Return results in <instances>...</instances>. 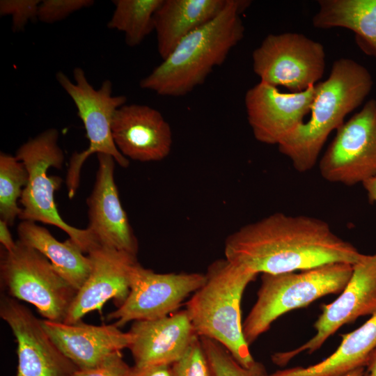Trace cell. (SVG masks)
Returning a JSON list of instances; mask_svg holds the SVG:
<instances>
[{"label": "cell", "instance_id": "obj_11", "mask_svg": "<svg viewBox=\"0 0 376 376\" xmlns=\"http://www.w3.org/2000/svg\"><path fill=\"white\" fill-rule=\"evenodd\" d=\"M205 274L157 273L134 265L130 290L124 303L107 315L120 328L130 322L160 318L175 313L182 302L204 283Z\"/></svg>", "mask_w": 376, "mask_h": 376}, {"label": "cell", "instance_id": "obj_35", "mask_svg": "<svg viewBox=\"0 0 376 376\" xmlns=\"http://www.w3.org/2000/svg\"><path fill=\"white\" fill-rule=\"evenodd\" d=\"M344 376H369V373L366 369V367L362 366L351 370Z\"/></svg>", "mask_w": 376, "mask_h": 376}, {"label": "cell", "instance_id": "obj_34", "mask_svg": "<svg viewBox=\"0 0 376 376\" xmlns=\"http://www.w3.org/2000/svg\"><path fill=\"white\" fill-rule=\"evenodd\" d=\"M366 367L369 376H376V349L372 353Z\"/></svg>", "mask_w": 376, "mask_h": 376}, {"label": "cell", "instance_id": "obj_21", "mask_svg": "<svg viewBox=\"0 0 376 376\" xmlns=\"http://www.w3.org/2000/svg\"><path fill=\"white\" fill-rule=\"evenodd\" d=\"M337 350L314 365L278 370L267 376H344L359 367L366 366L376 349V313L354 331L341 335Z\"/></svg>", "mask_w": 376, "mask_h": 376}, {"label": "cell", "instance_id": "obj_17", "mask_svg": "<svg viewBox=\"0 0 376 376\" xmlns=\"http://www.w3.org/2000/svg\"><path fill=\"white\" fill-rule=\"evenodd\" d=\"M113 142L127 159L141 162L166 158L173 144L170 125L157 109L147 105L124 104L115 112Z\"/></svg>", "mask_w": 376, "mask_h": 376}, {"label": "cell", "instance_id": "obj_19", "mask_svg": "<svg viewBox=\"0 0 376 376\" xmlns=\"http://www.w3.org/2000/svg\"><path fill=\"white\" fill-rule=\"evenodd\" d=\"M47 334L78 369L93 368L113 353L128 348L131 335L112 324L92 325L41 320Z\"/></svg>", "mask_w": 376, "mask_h": 376}, {"label": "cell", "instance_id": "obj_25", "mask_svg": "<svg viewBox=\"0 0 376 376\" xmlns=\"http://www.w3.org/2000/svg\"><path fill=\"white\" fill-rule=\"evenodd\" d=\"M29 180L28 171L21 161L15 156L0 154V217L12 226L21 214L17 205L22 191Z\"/></svg>", "mask_w": 376, "mask_h": 376}, {"label": "cell", "instance_id": "obj_31", "mask_svg": "<svg viewBox=\"0 0 376 376\" xmlns=\"http://www.w3.org/2000/svg\"><path fill=\"white\" fill-rule=\"evenodd\" d=\"M129 376H171L170 365L132 366Z\"/></svg>", "mask_w": 376, "mask_h": 376}, {"label": "cell", "instance_id": "obj_1", "mask_svg": "<svg viewBox=\"0 0 376 376\" xmlns=\"http://www.w3.org/2000/svg\"><path fill=\"white\" fill-rule=\"evenodd\" d=\"M224 255L258 274L301 271L333 263L354 265L362 256L324 220L281 212L231 233L225 241Z\"/></svg>", "mask_w": 376, "mask_h": 376}, {"label": "cell", "instance_id": "obj_3", "mask_svg": "<svg viewBox=\"0 0 376 376\" xmlns=\"http://www.w3.org/2000/svg\"><path fill=\"white\" fill-rule=\"evenodd\" d=\"M373 85L372 76L363 65L351 58L336 60L328 78L315 85L310 119L281 141L279 152L297 171L313 169L329 135L363 102Z\"/></svg>", "mask_w": 376, "mask_h": 376}, {"label": "cell", "instance_id": "obj_28", "mask_svg": "<svg viewBox=\"0 0 376 376\" xmlns=\"http://www.w3.org/2000/svg\"><path fill=\"white\" fill-rule=\"evenodd\" d=\"M93 3V0H43L39 5L38 19L44 23H55Z\"/></svg>", "mask_w": 376, "mask_h": 376}, {"label": "cell", "instance_id": "obj_33", "mask_svg": "<svg viewBox=\"0 0 376 376\" xmlns=\"http://www.w3.org/2000/svg\"><path fill=\"white\" fill-rule=\"evenodd\" d=\"M362 184L367 191L369 201L376 203V178L369 179Z\"/></svg>", "mask_w": 376, "mask_h": 376}, {"label": "cell", "instance_id": "obj_29", "mask_svg": "<svg viewBox=\"0 0 376 376\" xmlns=\"http://www.w3.org/2000/svg\"><path fill=\"white\" fill-rule=\"evenodd\" d=\"M40 0H1L0 15H10L13 31H22L29 21L38 19Z\"/></svg>", "mask_w": 376, "mask_h": 376}, {"label": "cell", "instance_id": "obj_5", "mask_svg": "<svg viewBox=\"0 0 376 376\" xmlns=\"http://www.w3.org/2000/svg\"><path fill=\"white\" fill-rule=\"evenodd\" d=\"M352 270L351 264L333 263L299 272L262 274L256 301L242 322L247 344L250 346L282 315L322 297L340 293Z\"/></svg>", "mask_w": 376, "mask_h": 376}, {"label": "cell", "instance_id": "obj_9", "mask_svg": "<svg viewBox=\"0 0 376 376\" xmlns=\"http://www.w3.org/2000/svg\"><path fill=\"white\" fill-rule=\"evenodd\" d=\"M252 61L260 81L298 93L322 77L325 52L321 43L301 33L269 34L253 52Z\"/></svg>", "mask_w": 376, "mask_h": 376}, {"label": "cell", "instance_id": "obj_15", "mask_svg": "<svg viewBox=\"0 0 376 376\" xmlns=\"http://www.w3.org/2000/svg\"><path fill=\"white\" fill-rule=\"evenodd\" d=\"M87 254L91 270L77 291L64 320L66 324L80 322L91 311L101 312L104 304L110 299L118 308L130 292L131 272L137 263L136 256L100 245Z\"/></svg>", "mask_w": 376, "mask_h": 376}, {"label": "cell", "instance_id": "obj_22", "mask_svg": "<svg viewBox=\"0 0 376 376\" xmlns=\"http://www.w3.org/2000/svg\"><path fill=\"white\" fill-rule=\"evenodd\" d=\"M17 234L20 241L45 256L77 291L84 283L91 270V262L72 240L59 242L47 228L31 221H22Z\"/></svg>", "mask_w": 376, "mask_h": 376}, {"label": "cell", "instance_id": "obj_12", "mask_svg": "<svg viewBox=\"0 0 376 376\" xmlns=\"http://www.w3.org/2000/svg\"><path fill=\"white\" fill-rule=\"evenodd\" d=\"M352 267L350 279L338 297L322 305V313L313 325L315 334L296 349L272 354L274 363L283 367L303 352L311 354L343 325L376 313V253L362 254Z\"/></svg>", "mask_w": 376, "mask_h": 376}, {"label": "cell", "instance_id": "obj_26", "mask_svg": "<svg viewBox=\"0 0 376 376\" xmlns=\"http://www.w3.org/2000/svg\"><path fill=\"white\" fill-rule=\"evenodd\" d=\"M200 338L214 376H267L268 374L262 363L256 361L251 367H243L219 343L205 337Z\"/></svg>", "mask_w": 376, "mask_h": 376}, {"label": "cell", "instance_id": "obj_2", "mask_svg": "<svg viewBox=\"0 0 376 376\" xmlns=\"http://www.w3.org/2000/svg\"><path fill=\"white\" fill-rule=\"evenodd\" d=\"M250 1L227 0L213 19L185 36L140 87L162 96H183L202 84L244 38L242 13Z\"/></svg>", "mask_w": 376, "mask_h": 376}, {"label": "cell", "instance_id": "obj_7", "mask_svg": "<svg viewBox=\"0 0 376 376\" xmlns=\"http://www.w3.org/2000/svg\"><path fill=\"white\" fill-rule=\"evenodd\" d=\"M1 283L7 295L33 305L45 320L64 322L77 290L36 249L19 240L1 250Z\"/></svg>", "mask_w": 376, "mask_h": 376}, {"label": "cell", "instance_id": "obj_20", "mask_svg": "<svg viewBox=\"0 0 376 376\" xmlns=\"http://www.w3.org/2000/svg\"><path fill=\"white\" fill-rule=\"evenodd\" d=\"M227 0H163L154 16L157 51L164 60L188 34L217 17Z\"/></svg>", "mask_w": 376, "mask_h": 376}, {"label": "cell", "instance_id": "obj_10", "mask_svg": "<svg viewBox=\"0 0 376 376\" xmlns=\"http://www.w3.org/2000/svg\"><path fill=\"white\" fill-rule=\"evenodd\" d=\"M322 157L321 176L347 186L376 178V100L344 123Z\"/></svg>", "mask_w": 376, "mask_h": 376}, {"label": "cell", "instance_id": "obj_14", "mask_svg": "<svg viewBox=\"0 0 376 376\" xmlns=\"http://www.w3.org/2000/svg\"><path fill=\"white\" fill-rule=\"evenodd\" d=\"M315 85L298 93H283L263 81L250 88L244 104L255 139L265 144L279 145L301 125L311 112Z\"/></svg>", "mask_w": 376, "mask_h": 376}, {"label": "cell", "instance_id": "obj_6", "mask_svg": "<svg viewBox=\"0 0 376 376\" xmlns=\"http://www.w3.org/2000/svg\"><path fill=\"white\" fill-rule=\"evenodd\" d=\"M58 132L47 130L23 143L15 157L24 164L29 180L22 191V205L19 218L22 221H40L54 225L68 234L85 253L99 245L88 228L79 229L64 221L54 201V192L62 183L57 175H48L50 167L61 169L64 155L58 145Z\"/></svg>", "mask_w": 376, "mask_h": 376}, {"label": "cell", "instance_id": "obj_30", "mask_svg": "<svg viewBox=\"0 0 376 376\" xmlns=\"http://www.w3.org/2000/svg\"><path fill=\"white\" fill-rule=\"evenodd\" d=\"M130 370L131 367L123 360L121 351H118L93 368L77 369L71 376H129Z\"/></svg>", "mask_w": 376, "mask_h": 376}, {"label": "cell", "instance_id": "obj_8", "mask_svg": "<svg viewBox=\"0 0 376 376\" xmlns=\"http://www.w3.org/2000/svg\"><path fill=\"white\" fill-rule=\"evenodd\" d=\"M56 78L76 106L89 141L86 150L75 152L70 160L65 182L68 196L72 198L79 187L83 164L91 155H110L120 166H128L129 160L116 148L111 133L115 112L126 104L127 97L112 95V84L108 79L102 83L99 89H95L81 68L73 70L75 82L61 71L56 73Z\"/></svg>", "mask_w": 376, "mask_h": 376}, {"label": "cell", "instance_id": "obj_32", "mask_svg": "<svg viewBox=\"0 0 376 376\" xmlns=\"http://www.w3.org/2000/svg\"><path fill=\"white\" fill-rule=\"evenodd\" d=\"M8 227L6 221L0 220V242L4 249L10 251L15 247L16 242L13 240Z\"/></svg>", "mask_w": 376, "mask_h": 376}, {"label": "cell", "instance_id": "obj_13", "mask_svg": "<svg viewBox=\"0 0 376 376\" xmlns=\"http://www.w3.org/2000/svg\"><path fill=\"white\" fill-rule=\"evenodd\" d=\"M0 317L17 343L16 376H71L78 369L47 334L41 320L18 300L1 295Z\"/></svg>", "mask_w": 376, "mask_h": 376}, {"label": "cell", "instance_id": "obj_24", "mask_svg": "<svg viewBox=\"0 0 376 376\" xmlns=\"http://www.w3.org/2000/svg\"><path fill=\"white\" fill-rule=\"evenodd\" d=\"M163 0H115V9L107 24L121 31L130 47L139 45L154 31V16Z\"/></svg>", "mask_w": 376, "mask_h": 376}, {"label": "cell", "instance_id": "obj_23", "mask_svg": "<svg viewBox=\"0 0 376 376\" xmlns=\"http://www.w3.org/2000/svg\"><path fill=\"white\" fill-rule=\"evenodd\" d=\"M313 17L317 29L344 28L354 33L365 54L376 57V0H319Z\"/></svg>", "mask_w": 376, "mask_h": 376}, {"label": "cell", "instance_id": "obj_18", "mask_svg": "<svg viewBox=\"0 0 376 376\" xmlns=\"http://www.w3.org/2000/svg\"><path fill=\"white\" fill-rule=\"evenodd\" d=\"M134 366L171 365L198 336L186 310L160 318L134 321L128 331Z\"/></svg>", "mask_w": 376, "mask_h": 376}, {"label": "cell", "instance_id": "obj_4", "mask_svg": "<svg viewBox=\"0 0 376 376\" xmlns=\"http://www.w3.org/2000/svg\"><path fill=\"white\" fill-rule=\"evenodd\" d=\"M203 284L187 302L186 311L196 334L221 344L243 367L256 361L246 342L241 301L246 286L258 274L226 258L210 265Z\"/></svg>", "mask_w": 376, "mask_h": 376}, {"label": "cell", "instance_id": "obj_16", "mask_svg": "<svg viewBox=\"0 0 376 376\" xmlns=\"http://www.w3.org/2000/svg\"><path fill=\"white\" fill-rule=\"evenodd\" d=\"M95 182L87 198L89 224L87 228L103 246L136 256L138 242L124 210L114 180L116 161L107 154H97Z\"/></svg>", "mask_w": 376, "mask_h": 376}, {"label": "cell", "instance_id": "obj_27", "mask_svg": "<svg viewBox=\"0 0 376 376\" xmlns=\"http://www.w3.org/2000/svg\"><path fill=\"white\" fill-rule=\"evenodd\" d=\"M171 376H214L199 336L182 357L171 365Z\"/></svg>", "mask_w": 376, "mask_h": 376}]
</instances>
